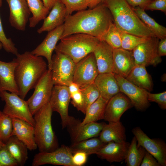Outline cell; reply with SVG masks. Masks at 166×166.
<instances>
[{"instance_id": "obj_1", "label": "cell", "mask_w": 166, "mask_h": 166, "mask_svg": "<svg viewBox=\"0 0 166 166\" xmlns=\"http://www.w3.org/2000/svg\"><path fill=\"white\" fill-rule=\"evenodd\" d=\"M113 22L109 10L101 2L93 8L78 11L67 16L60 39L77 33L88 34L99 38Z\"/></svg>"}, {"instance_id": "obj_2", "label": "cell", "mask_w": 166, "mask_h": 166, "mask_svg": "<svg viewBox=\"0 0 166 166\" xmlns=\"http://www.w3.org/2000/svg\"><path fill=\"white\" fill-rule=\"evenodd\" d=\"M16 56L14 58L17 63L15 79L19 92V96L24 99L47 70L48 65L42 57L34 55L31 52L18 53Z\"/></svg>"}, {"instance_id": "obj_3", "label": "cell", "mask_w": 166, "mask_h": 166, "mask_svg": "<svg viewBox=\"0 0 166 166\" xmlns=\"http://www.w3.org/2000/svg\"><path fill=\"white\" fill-rule=\"evenodd\" d=\"M101 2L109 9L120 31L140 37L155 36L126 0H102Z\"/></svg>"}, {"instance_id": "obj_4", "label": "cell", "mask_w": 166, "mask_h": 166, "mask_svg": "<svg viewBox=\"0 0 166 166\" xmlns=\"http://www.w3.org/2000/svg\"><path fill=\"white\" fill-rule=\"evenodd\" d=\"M53 111L49 102L34 115V137L39 152H50L59 147L51 124Z\"/></svg>"}, {"instance_id": "obj_5", "label": "cell", "mask_w": 166, "mask_h": 166, "mask_svg": "<svg viewBox=\"0 0 166 166\" xmlns=\"http://www.w3.org/2000/svg\"><path fill=\"white\" fill-rule=\"evenodd\" d=\"M54 51L68 55L76 64L93 53L100 40L83 33H77L61 39Z\"/></svg>"}, {"instance_id": "obj_6", "label": "cell", "mask_w": 166, "mask_h": 166, "mask_svg": "<svg viewBox=\"0 0 166 166\" xmlns=\"http://www.w3.org/2000/svg\"><path fill=\"white\" fill-rule=\"evenodd\" d=\"M52 55L51 78L54 85L68 86L73 82L76 63L69 56L58 52Z\"/></svg>"}, {"instance_id": "obj_7", "label": "cell", "mask_w": 166, "mask_h": 166, "mask_svg": "<svg viewBox=\"0 0 166 166\" xmlns=\"http://www.w3.org/2000/svg\"><path fill=\"white\" fill-rule=\"evenodd\" d=\"M0 97L5 102L3 112L9 117L24 121L34 126L35 121L26 101L14 93L0 92Z\"/></svg>"}, {"instance_id": "obj_8", "label": "cell", "mask_w": 166, "mask_h": 166, "mask_svg": "<svg viewBox=\"0 0 166 166\" xmlns=\"http://www.w3.org/2000/svg\"><path fill=\"white\" fill-rule=\"evenodd\" d=\"M53 86L51 70L48 69L35 85L33 94L26 101L33 116L49 102Z\"/></svg>"}, {"instance_id": "obj_9", "label": "cell", "mask_w": 166, "mask_h": 166, "mask_svg": "<svg viewBox=\"0 0 166 166\" xmlns=\"http://www.w3.org/2000/svg\"><path fill=\"white\" fill-rule=\"evenodd\" d=\"M70 100L68 86L54 85L49 102L53 111L56 112L59 114L63 128L67 127L73 117L69 114Z\"/></svg>"}, {"instance_id": "obj_10", "label": "cell", "mask_w": 166, "mask_h": 166, "mask_svg": "<svg viewBox=\"0 0 166 166\" xmlns=\"http://www.w3.org/2000/svg\"><path fill=\"white\" fill-rule=\"evenodd\" d=\"M132 133L141 146L152 155L162 166H166V144L160 138L151 139L139 127L133 128Z\"/></svg>"}, {"instance_id": "obj_11", "label": "cell", "mask_w": 166, "mask_h": 166, "mask_svg": "<svg viewBox=\"0 0 166 166\" xmlns=\"http://www.w3.org/2000/svg\"><path fill=\"white\" fill-rule=\"evenodd\" d=\"M98 74L93 52L76 64L73 82L77 84L81 89L94 83Z\"/></svg>"}, {"instance_id": "obj_12", "label": "cell", "mask_w": 166, "mask_h": 166, "mask_svg": "<svg viewBox=\"0 0 166 166\" xmlns=\"http://www.w3.org/2000/svg\"><path fill=\"white\" fill-rule=\"evenodd\" d=\"M159 40L156 37H151L132 50L136 65L155 66L161 62V57L157 52Z\"/></svg>"}, {"instance_id": "obj_13", "label": "cell", "mask_w": 166, "mask_h": 166, "mask_svg": "<svg viewBox=\"0 0 166 166\" xmlns=\"http://www.w3.org/2000/svg\"><path fill=\"white\" fill-rule=\"evenodd\" d=\"M114 75L118 83L120 92L128 97L133 107L137 111H144L149 107L150 104L148 99L149 92L133 84L124 77Z\"/></svg>"}, {"instance_id": "obj_14", "label": "cell", "mask_w": 166, "mask_h": 166, "mask_svg": "<svg viewBox=\"0 0 166 166\" xmlns=\"http://www.w3.org/2000/svg\"><path fill=\"white\" fill-rule=\"evenodd\" d=\"M73 154L69 147L62 145L55 150L50 152H39L34 156L32 166L45 164L64 166H75L72 160Z\"/></svg>"}, {"instance_id": "obj_15", "label": "cell", "mask_w": 166, "mask_h": 166, "mask_svg": "<svg viewBox=\"0 0 166 166\" xmlns=\"http://www.w3.org/2000/svg\"><path fill=\"white\" fill-rule=\"evenodd\" d=\"M80 122L73 117L67 126L73 143L98 136L105 123L95 122L81 125Z\"/></svg>"}, {"instance_id": "obj_16", "label": "cell", "mask_w": 166, "mask_h": 166, "mask_svg": "<svg viewBox=\"0 0 166 166\" xmlns=\"http://www.w3.org/2000/svg\"><path fill=\"white\" fill-rule=\"evenodd\" d=\"M10 8L11 26L21 31L25 30L31 14L26 0H6Z\"/></svg>"}, {"instance_id": "obj_17", "label": "cell", "mask_w": 166, "mask_h": 166, "mask_svg": "<svg viewBox=\"0 0 166 166\" xmlns=\"http://www.w3.org/2000/svg\"><path fill=\"white\" fill-rule=\"evenodd\" d=\"M133 106L128 97L119 92L110 98L106 105L104 119L108 122L120 121L123 114Z\"/></svg>"}, {"instance_id": "obj_18", "label": "cell", "mask_w": 166, "mask_h": 166, "mask_svg": "<svg viewBox=\"0 0 166 166\" xmlns=\"http://www.w3.org/2000/svg\"><path fill=\"white\" fill-rule=\"evenodd\" d=\"M64 30L63 24L49 32L42 42L31 52L37 56L44 57L48 62V69L51 70L53 53Z\"/></svg>"}, {"instance_id": "obj_19", "label": "cell", "mask_w": 166, "mask_h": 166, "mask_svg": "<svg viewBox=\"0 0 166 166\" xmlns=\"http://www.w3.org/2000/svg\"><path fill=\"white\" fill-rule=\"evenodd\" d=\"M112 73L126 78L136 65L132 51L113 49Z\"/></svg>"}, {"instance_id": "obj_20", "label": "cell", "mask_w": 166, "mask_h": 166, "mask_svg": "<svg viewBox=\"0 0 166 166\" xmlns=\"http://www.w3.org/2000/svg\"><path fill=\"white\" fill-rule=\"evenodd\" d=\"M130 143L126 141L120 143L111 141L108 143L95 154L108 162H120L124 160Z\"/></svg>"}, {"instance_id": "obj_21", "label": "cell", "mask_w": 166, "mask_h": 166, "mask_svg": "<svg viewBox=\"0 0 166 166\" xmlns=\"http://www.w3.org/2000/svg\"><path fill=\"white\" fill-rule=\"evenodd\" d=\"M93 53L98 73H112L113 49L105 42L100 40Z\"/></svg>"}, {"instance_id": "obj_22", "label": "cell", "mask_w": 166, "mask_h": 166, "mask_svg": "<svg viewBox=\"0 0 166 166\" xmlns=\"http://www.w3.org/2000/svg\"><path fill=\"white\" fill-rule=\"evenodd\" d=\"M13 130L11 136H14L22 142L30 151L37 148L34 133V126L26 121L16 118L12 119Z\"/></svg>"}, {"instance_id": "obj_23", "label": "cell", "mask_w": 166, "mask_h": 166, "mask_svg": "<svg viewBox=\"0 0 166 166\" xmlns=\"http://www.w3.org/2000/svg\"><path fill=\"white\" fill-rule=\"evenodd\" d=\"M50 10L42 26L37 30L38 33L49 32L64 23L66 17V9L60 0H57Z\"/></svg>"}, {"instance_id": "obj_24", "label": "cell", "mask_w": 166, "mask_h": 166, "mask_svg": "<svg viewBox=\"0 0 166 166\" xmlns=\"http://www.w3.org/2000/svg\"><path fill=\"white\" fill-rule=\"evenodd\" d=\"M16 64L14 58L10 62L0 60V92L8 91L19 96V92L14 74Z\"/></svg>"}, {"instance_id": "obj_25", "label": "cell", "mask_w": 166, "mask_h": 166, "mask_svg": "<svg viewBox=\"0 0 166 166\" xmlns=\"http://www.w3.org/2000/svg\"><path fill=\"white\" fill-rule=\"evenodd\" d=\"M94 83L100 96L107 101L120 92L118 83L112 73L99 74Z\"/></svg>"}, {"instance_id": "obj_26", "label": "cell", "mask_w": 166, "mask_h": 166, "mask_svg": "<svg viewBox=\"0 0 166 166\" xmlns=\"http://www.w3.org/2000/svg\"><path fill=\"white\" fill-rule=\"evenodd\" d=\"M105 123L99 134V138L103 142H122L126 141V129L120 121Z\"/></svg>"}, {"instance_id": "obj_27", "label": "cell", "mask_w": 166, "mask_h": 166, "mask_svg": "<svg viewBox=\"0 0 166 166\" xmlns=\"http://www.w3.org/2000/svg\"><path fill=\"white\" fill-rule=\"evenodd\" d=\"M125 78L133 84L149 92L152 90V78L144 65H136Z\"/></svg>"}, {"instance_id": "obj_28", "label": "cell", "mask_w": 166, "mask_h": 166, "mask_svg": "<svg viewBox=\"0 0 166 166\" xmlns=\"http://www.w3.org/2000/svg\"><path fill=\"white\" fill-rule=\"evenodd\" d=\"M5 144L18 166L24 165L28 159V149L27 146L14 136H10Z\"/></svg>"}, {"instance_id": "obj_29", "label": "cell", "mask_w": 166, "mask_h": 166, "mask_svg": "<svg viewBox=\"0 0 166 166\" xmlns=\"http://www.w3.org/2000/svg\"><path fill=\"white\" fill-rule=\"evenodd\" d=\"M108 101L100 96L87 109L85 117L82 121L80 122V124L83 125L104 119L105 110Z\"/></svg>"}, {"instance_id": "obj_30", "label": "cell", "mask_w": 166, "mask_h": 166, "mask_svg": "<svg viewBox=\"0 0 166 166\" xmlns=\"http://www.w3.org/2000/svg\"><path fill=\"white\" fill-rule=\"evenodd\" d=\"M106 144L103 142L99 138L94 137L73 143L69 148L73 154L82 152L85 153L88 156L95 154Z\"/></svg>"}, {"instance_id": "obj_31", "label": "cell", "mask_w": 166, "mask_h": 166, "mask_svg": "<svg viewBox=\"0 0 166 166\" xmlns=\"http://www.w3.org/2000/svg\"><path fill=\"white\" fill-rule=\"evenodd\" d=\"M136 14L146 26L159 39L166 38V28L159 24L149 16L145 10L139 7L133 8Z\"/></svg>"}, {"instance_id": "obj_32", "label": "cell", "mask_w": 166, "mask_h": 166, "mask_svg": "<svg viewBox=\"0 0 166 166\" xmlns=\"http://www.w3.org/2000/svg\"><path fill=\"white\" fill-rule=\"evenodd\" d=\"M32 16L29 18V26L34 28L43 20L49 13V10L41 0H26Z\"/></svg>"}, {"instance_id": "obj_33", "label": "cell", "mask_w": 166, "mask_h": 166, "mask_svg": "<svg viewBox=\"0 0 166 166\" xmlns=\"http://www.w3.org/2000/svg\"><path fill=\"white\" fill-rule=\"evenodd\" d=\"M136 139L134 136L129 146L124 160L127 166H139L146 150L142 147H138Z\"/></svg>"}, {"instance_id": "obj_34", "label": "cell", "mask_w": 166, "mask_h": 166, "mask_svg": "<svg viewBox=\"0 0 166 166\" xmlns=\"http://www.w3.org/2000/svg\"><path fill=\"white\" fill-rule=\"evenodd\" d=\"M113 49L121 48V40L120 30L112 22L107 30L99 38Z\"/></svg>"}, {"instance_id": "obj_35", "label": "cell", "mask_w": 166, "mask_h": 166, "mask_svg": "<svg viewBox=\"0 0 166 166\" xmlns=\"http://www.w3.org/2000/svg\"><path fill=\"white\" fill-rule=\"evenodd\" d=\"M121 48L132 51L139 45L147 41L151 37H140L120 31Z\"/></svg>"}, {"instance_id": "obj_36", "label": "cell", "mask_w": 166, "mask_h": 166, "mask_svg": "<svg viewBox=\"0 0 166 166\" xmlns=\"http://www.w3.org/2000/svg\"><path fill=\"white\" fill-rule=\"evenodd\" d=\"M12 130V119L0 111V139L5 143L11 136Z\"/></svg>"}, {"instance_id": "obj_37", "label": "cell", "mask_w": 166, "mask_h": 166, "mask_svg": "<svg viewBox=\"0 0 166 166\" xmlns=\"http://www.w3.org/2000/svg\"><path fill=\"white\" fill-rule=\"evenodd\" d=\"M82 94L85 113L88 108L100 96L99 92L94 83L80 89Z\"/></svg>"}, {"instance_id": "obj_38", "label": "cell", "mask_w": 166, "mask_h": 166, "mask_svg": "<svg viewBox=\"0 0 166 166\" xmlns=\"http://www.w3.org/2000/svg\"><path fill=\"white\" fill-rule=\"evenodd\" d=\"M65 5L66 17L75 11L85 10L88 7L87 0H60Z\"/></svg>"}, {"instance_id": "obj_39", "label": "cell", "mask_w": 166, "mask_h": 166, "mask_svg": "<svg viewBox=\"0 0 166 166\" xmlns=\"http://www.w3.org/2000/svg\"><path fill=\"white\" fill-rule=\"evenodd\" d=\"M2 0H0V6H2ZM0 42L2 47L7 52L16 55L18 53L14 44L10 38L6 37L4 32L0 16Z\"/></svg>"}, {"instance_id": "obj_40", "label": "cell", "mask_w": 166, "mask_h": 166, "mask_svg": "<svg viewBox=\"0 0 166 166\" xmlns=\"http://www.w3.org/2000/svg\"><path fill=\"white\" fill-rule=\"evenodd\" d=\"M18 164L7 149L5 145L0 149V166H18Z\"/></svg>"}, {"instance_id": "obj_41", "label": "cell", "mask_w": 166, "mask_h": 166, "mask_svg": "<svg viewBox=\"0 0 166 166\" xmlns=\"http://www.w3.org/2000/svg\"><path fill=\"white\" fill-rule=\"evenodd\" d=\"M148 99L150 102L157 103L162 109H166V92L157 93H152L148 92Z\"/></svg>"}, {"instance_id": "obj_42", "label": "cell", "mask_w": 166, "mask_h": 166, "mask_svg": "<svg viewBox=\"0 0 166 166\" xmlns=\"http://www.w3.org/2000/svg\"><path fill=\"white\" fill-rule=\"evenodd\" d=\"M70 96L71 103L78 111H81L85 114L84 98L81 89L78 92L71 95Z\"/></svg>"}, {"instance_id": "obj_43", "label": "cell", "mask_w": 166, "mask_h": 166, "mask_svg": "<svg viewBox=\"0 0 166 166\" xmlns=\"http://www.w3.org/2000/svg\"><path fill=\"white\" fill-rule=\"evenodd\" d=\"M145 10H160L166 13V0H151Z\"/></svg>"}, {"instance_id": "obj_44", "label": "cell", "mask_w": 166, "mask_h": 166, "mask_svg": "<svg viewBox=\"0 0 166 166\" xmlns=\"http://www.w3.org/2000/svg\"><path fill=\"white\" fill-rule=\"evenodd\" d=\"M73 154L72 160L75 166H81L85 164L88 156L86 153L82 152H78Z\"/></svg>"}, {"instance_id": "obj_45", "label": "cell", "mask_w": 166, "mask_h": 166, "mask_svg": "<svg viewBox=\"0 0 166 166\" xmlns=\"http://www.w3.org/2000/svg\"><path fill=\"white\" fill-rule=\"evenodd\" d=\"M140 166H161L156 159L146 150Z\"/></svg>"}, {"instance_id": "obj_46", "label": "cell", "mask_w": 166, "mask_h": 166, "mask_svg": "<svg viewBox=\"0 0 166 166\" xmlns=\"http://www.w3.org/2000/svg\"><path fill=\"white\" fill-rule=\"evenodd\" d=\"M128 3L133 8L139 7L145 9L151 0H126Z\"/></svg>"}, {"instance_id": "obj_47", "label": "cell", "mask_w": 166, "mask_h": 166, "mask_svg": "<svg viewBox=\"0 0 166 166\" xmlns=\"http://www.w3.org/2000/svg\"><path fill=\"white\" fill-rule=\"evenodd\" d=\"M157 46V52L160 57L166 55V38L159 39Z\"/></svg>"}, {"instance_id": "obj_48", "label": "cell", "mask_w": 166, "mask_h": 166, "mask_svg": "<svg viewBox=\"0 0 166 166\" xmlns=\"http://www.w3.org/2000/svg\"><path fill=\"white\" fill-rule=\"evenodd\" d=\"M70 95L80 90L79 86L76 83L72 82L68 86Z\"/></svg>"}, {"instance_id": "obj_49", "label": "cell", "mask_w": 166, "mask_h": 166, "mask_svg": "<svg viewBox=\"0 0 166 166\" xmlns=\"http://www.w3.org/2000/svg\"><path fill=\"white\" fill-rule=\"evenodd\" d=\"M57 0H42L44 6L50 10Z\"/></svg>"}, {"instance_id": "obj_50", "label": "cell", "mask_w": 166, "mask_h": 166, "mask_svg": "<svg viewBox=\"0 0 166 166\" xmlns=\"http://www.w3.org/2000/svg\"><path fill=\"white\" fill-rule=\"evenodd\" d=\"M88 7L90 9L93 8L101 3L102 0H87Z\"/></svg>"}, {"instance_id": "obj_51", "label": "cell", "mask_w": 166, "mask_h": 166, "mask_svg": "<svg viewBox=\"0 0 166 166\" xmlns=\"http://www.w3.org/2000/svg\"><path fill=\"white\" fill-rule=\"evenodd\" d=\"M5 145V143L0 139V149Z\"/></svg>"}, {"instance_id": "obj_52", "label": "cell", "mask_w": 166, "mask_h": 166, "mask_svg": "<svg viewBox=\"0 0 166 166\" xmlns=\"http://www.w3.org/2000/svg\"><path fill=\"white\" fill-rule=\"evenodd\" d=\"M2 43L0 42V50L2 49Z\"/></svg>"}]
</instances>
